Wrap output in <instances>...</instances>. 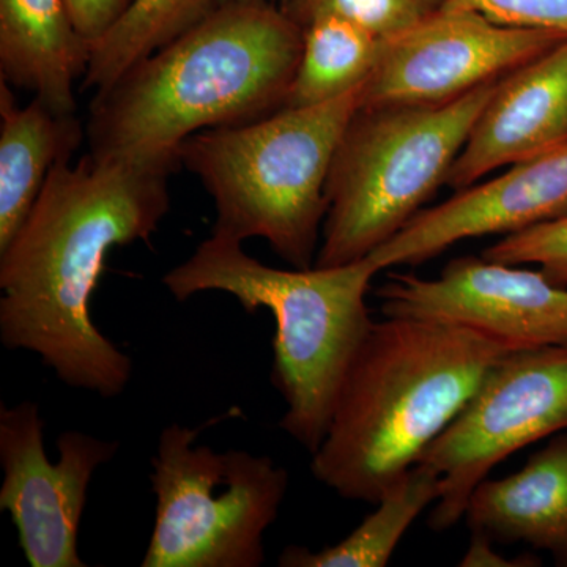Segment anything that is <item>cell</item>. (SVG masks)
Instances as JSON below:
<instances>
[{"mask_svg":"<svg viewBox=\"0 0 567 567\" xmlns=\"http://www.w3.org/2000/svg\"><path fill=\"white\" fill-rule=\"evenodd\" d=\"M215 10L212 0H133L102 39L92 44L82 89L104 91Z\"/></svg>","mask_w":567,"mask_h":567,"instance_id":"obj_19","label":"cell"},{"mask_svg":"<svg viewBox=\"0 0 567 567\" xmlns=\"http://www.w3.org/2000/svg\"><path fill=\"white\" fill-rule=\"evenodd\" d=\"M301 28L303 48L282 107L327 103L360 89L385 43L361 25L330 13L316 14Z\"/></svg>","mask_w":567,"mask_h":567,"instance_id":"obj_18","label":"cell"},{"mask_svg":"<svg viewBox=\"0 0 567 567\" xmlns=\"http://www.w3.org/2000/svg\"><path fill=\"white\" fill-rule=\"evenodd\" d=\"M91 54L65 0H0V80L74 114Z\"/></svg>","mask_w":567,"mask_h":567,"instance_id":"obj_15","label":"cell"},{"mask_svg":"<svg viewBox=\"0 0 567 567\" xmlns=\"http://www.w3.org/2000/svg\"><path fill=\"white\" fill-rule=\"evenodd\" d=\"M483 257L507 265H536L550 281L567 287V215L506 235Z\"/></svg>","mask_w":567,"mask_h":567,"instance_id":"obj_21","label":"cell"},{"mask_svg":"<svg viewBox=\"0 0 567 567\" xmlns=\"http://www.w3.org/2000/svg\"><path fill=\"white\" fill-rule=\"evenodd\" d=\"M494 540L480 532H472L468 550L462 557V567H536L539 558L533 554L518 555L516 558H507L492 547Z\"/></svg>","mask_w":567,"mask_h":567,"instance_id":"obj_24","label":"cell"},{"mask_svg":"<svg viewBox=\"0 0 567 567\" xmlns=\"http://www.w3.org/2000/svg\"><path fill=\"white\" fill-rule=\"evenodd\" d=\"M516 349L464 324L374 320L312 453V475L342 498L375 505L453 423L487 372Z\"/></svg>","mask_w":567,"mask_h":567,"instance_id":"obj_2","label":"cell"},{"mask_svg":"<svg viewBox=\"0 0 567 567\" xmlns=\"http://www.w3.org/2000/svg\"><path fill=\"white\" fill-rule=\"evenodd\" d=\"M303 28L264 2L229 3L95 92L93 153L178 151L186 137L281 110Z\"/></svg>","mask_w":567,"mask_h":567,"instance_id":"obj_3","label":"cell"},{"mask_svg":"<svg viewBox=\"0 0 567 567\" xmlns=\"http://www.w3.org/2000/svg\"><path fill=\"white\" fill-rule=\"evenodd\" d=\"M566 33L517 28L443 7L398 39L361 87V107L431 106L499 80L557 47Z\"/></svg>","mask_w":567,"mask_h":567,"instance_id":"obj_9","label":"cell"},{"mask_svg":"<svg viewBox=\"0 0 567 567\" xmlns=\"http://www.w3.org/2000/svg\"><path fill=\"white\" fill-rule=\"evenodd\" d=\"M171 424L152 457L155 524L142 567H260L289 473L244 450L196 445L205 427Z\"/></svg>","mask_w":567,"mask_h":567,"instance_id":"obj_7","label":"cell"},{"mask_svg":"<svg viewBox=\"0 0 567 567\" xmlns=\"http://www.w3.org/2000/svg\"><path fill=\"white\" fill-rule=\"evenodd\" d=\"M498 81L443 104L357 112L328 175L316 267L365 259L420 212L446 183Z\"/></svg>","mask_w":567,"mask_h":567,"instance_id":"obj_6","label":"cell"},{"mask_svg":"<svg viewBox=\"0 0 567 567\" xmlns=\"http://www.w3.org/2000/svg\"><path fill=\"white\" fill-rule=\"evenodd\" d=\"M380 274L369 257L341 267L279 270L254 259L241 241L212 234L163 284L175 300L233 295L246 312L275 317L271 383L286 402L279 427L309 453L323 442L339 390L374 320L365 295Z\"/></svg>","mask_w":567,"mask_h":567,"instance_id":"obj_4","label":"cell"},{"mask_svg":"<svg viewBox=\"0 0 567 567\" xmlns=\"http://www.w3.org/2000/svg\"><path fill=\"white\" fill-rule=\"evenodd\" d=\"M442 481L431 466L417 462L375 503L374 513L334 546L309 550L284 548L281 567H385L409 528L425 507L436 503Z\"/></svg>","mask_w":567,"mask_h":567,"instance_id":"obj_17","label":"cell"},{"mask_svg":"<svg viewBox=\"0 0 567 567\" xmlns=\"http://www.w3.org/2000/svg\"><path fill=\"white\" fill-rule=\"evenodd\" d=\"M178 151L63 159L0 251V341L39 354L65 385L117 398L133 361L96 328L91 300L110 252L148 241L171 208Z\"/></svg>","mask_w":567,"mask_h":567,"instance_id":"obj_1","label":"cell"},{"mask_svg":"<svg viewBox=\"0 0 567 567\" xmlns=\"http://www.w3.org/2000/svg\"><path fill=\"white\" fill-rule=\"evenodd\" d=\"M361 87L331 102L281 107L257 121L186 137L178 147L181 163L215 203L213 234L241 244L264 238L293 268L315 267L328 175L361 110Z\"/></svg>","mask_w":567,"mask_h":567,"instance_id":"obj_5","label":"cell"},{"mask_svg":"<svg viewBox=\"0 0 567 567\" xmlns=\"http://www.w3.org/2000/svg\"><path fill=\"white\" fill-rule=\"evenodd\" d=\"M445 7L477 11L499 24L567 35V0H447Z\"/></svg>","mask_w":567,"mask_h":567,"instance_id":"obj_22","label":"cell"},{"mask_svg":"<svg viewBox=\"0 0 567 567\" xmlns=\"http://www.w3.org/2000/svg\"><path fill=\"white\" fill-rule=\"evenodd\" d=\"M244 2H264V0H212L213 7L218 9V7L229 6V3H244ZM284 7L290 6V3L295 2V0H282ZM282 7V9H284Z\"/></svg>","mask_w":567,"mask_h":567,"instance_id":"obj_25","label":"cell"},{"mask_svg":"<svg viewBox=\"0 0 567 567\" xmlns=\"http://www.w3.org/2000/svg\"><path fill=\"white\" fill-rule=\"evenodd\" d=\"M567 432V344L516 349L484 377L420 462L442 481L429 525L445 532L465 517L470 496L522 447Z\"/></svg>","mask_w":567,"mask_h":567,"instance_id":"obj_8","label":"cell"},{"mask_svg":"<svg viewBox=\"0 0 567 567\" xmlns=\"http://www.w3.org/2000/svg\"><path fill=\"white\" fill-rule=\"evenodd\" d=\"M118 442L66 431L58 439L59 461L44 450L39 405L24 401L0 409V509L7 511L32 567H85L78 535L89 486L100 466L117 454Z\"/></svg>","mask_w":567,"mask_h":567,"instance_id":"obj_10","label":"cell"},{"mask_svg":"<svg viewBox=\"0 0 567 567\" xmlns=\"http://www.w3.org/2000/svg\"><path fill=\"white\" fill-rule=\"evenodd\" d=\"M447 0H295L284 11L303 25L330 13L361 25L382 41L398 39L446 6Z\"/></svg>","mask_w":567,"mask_h":567,"instance_id":"obj_20","label":"cell"},{"mask_svg":"<svg viewBox=\"0 0 567 567\" xmlns=\"http://www.w3.org/2000/svg\"><path fill=\"white\" fill-rule=\"evenodd\" d=\"M465 518L494 543H524L567 566V432L513 475L486 477L470 496Z\"/></svg>","mask_w":567,"mask_h":567,"instance_id":"obj_14","label":"cell"},{"mask_svg":"<svg viewBox=\"0 0 567 567\" xmlns=\"http://www.w3.org/2000/svg\"><path fill=\"white\" fill-rule=\"evenodd\" d=\"M82 140L76 115L37 96L18 106L9 82L0 80V251L21 229L51 171L71 159Z\"/></svg>","mask_w":567,"mask_h":567,"instance_id":"obj_16","label":"cell"},{"mask_svg":"<svg viewBox=\"0 0 567 567\" xmlns=\"http://www.w3.org/2000/svg\"><path fill=\"white\" fill-rule=\"evenodd\" d=\"M567 215V144L420 210L369 256L380 271L420 265L468 238L511 235Z\"/></svg>","mask_w":567,"mask_h":567,"instance_id":"obj_12","label":"cell"},{"mask_svg":"<svg viewBox=\"0 0 567 567\" xmlns=\"http://www.w3.org/2000/svg\"><path fill=\"white\" fill-rule=\"evenodd\" d=\"M567 144V39L498 81L447 174L464 189L498 167Z\"/></svg>","mask_w":567,"mask_h":567,"instance_id":"obj_13","label":"cell"},{"mask_svg":"<svg viewBox=\"0 0 567 567\" xmlns=\"http://www.w3.org/2000/svg\"><path fill=\"white\" fill-rule=\"evenodd\" d=\"M377 295L385 317L464 324L518 349L567 344V287L522 265L461 257L432 279L393 274Z\"/></svg>","mask_w":567,"mask_h":567,"instance_id":"obj_11","label":"cell"},{"mask_svg":"<svg viewBox=\"0 0 567 567\" xmlns=\"http://www.w3.org/2000/svg\"><path fill=\"white\" fill-rule=\"evenodd\" d=\"M71 20L89 43L102 39L133 0H65Z\"/></svg>","mask_w":567,"mask_h":567,"instance_id":"obj_23","label":"cell"}]
</instances>
